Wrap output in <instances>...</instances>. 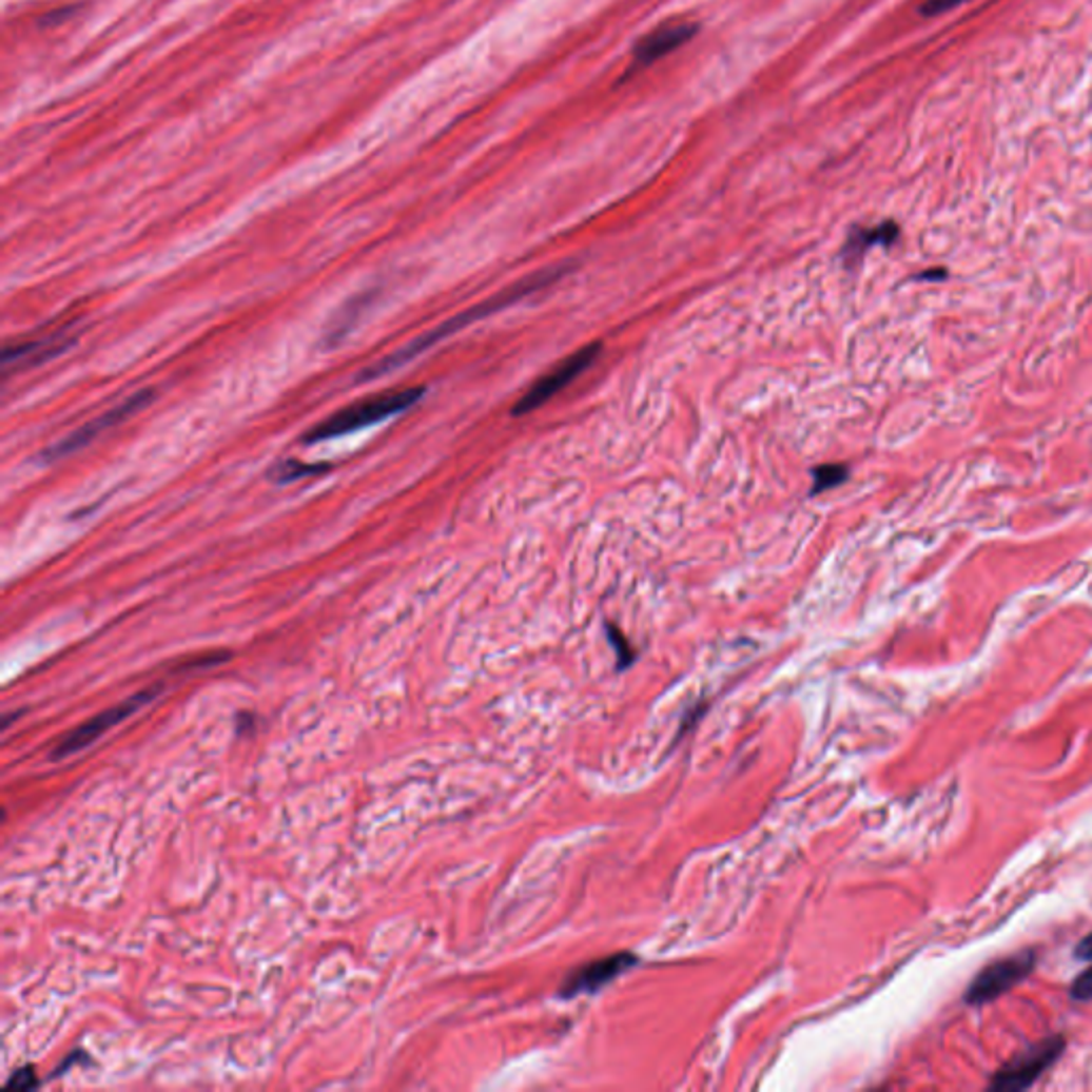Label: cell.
Listing matches in <instances>:
<instances>
[{"label":"cell","mask_w":1092,"mask_h":1092,"mask_svg":"<svg viewBox=\"0 0 1092 1092\" xmlns=\"http://www.w3.org/2000/svg\"><path fill=\"white\" fill-rule=\"evenodd\" d=\"M566 271H568V269H562V267H549V269H544V271L531 273L529 278L519 280L514 287H510V289L502 291L500 295H495V297L487 299L485 304L474 306L472 310H468V312H464V314H460V316H454V318L446 320L444 325H440V327L431 329L429 333H425V335L416 337L414 342H410V344H408V346H404L402 350H397V352H393L391 356L383 358V360L378 363V366H372V368H370V372H368L366 376H363V378H376V376H383V374H387V372H391V370L402 368L404 363H408V360H410V358H414L416 354L425 352L429 346L437 344L440 339H444V337H448V335H452V333H457L460 329H464V327H468V325H472V323H476V320H481V318L491 316L493 312H500V310H504V308H508V306L516 304L519 299H523V297H527V295H531V293H535V291L544 289V287L553 285L555 280H560V278L564 276Z\"/></svg>","instance_id":"obj_1"},{"label":"cell","mask_w":1092,"mask_h":1092,"mask_svg":"<svg viewBox=\"0 0 1092 1092\" xmlns=\"http://www.w3.org/2000/svg\"><path fill=\"white\" fill-rule=\"evenodd\" d=\"M425 395L423 387H410L399 391H385L372 397L360 399L335 414H331L327 421L316 425L310 433H306V442H318L329 440L337 435H346L350 431L363 429L368 425H374L378 421H385L393 414H399L414 406Z\"/></svg>","instance_id":"obj_2"},{"label":"cell","mask_w":1092,"mask_h":1092,"mask_svg":"<svg viewBox=\"0 0 1092 1092\" xmlns=\"http://www.w3.org/2000/svg\"><path fill=\"white\" fill-rule=\"evenodd\" d=\"M162 691V685L156 683V685H150L145 687L143 691H137L133 696H129L126 700H122L120 704H114L110 706L108 710L95 715L90 721L81 723L79 727H75L73 733H69L52 752V760H64V758H71L75 754H79L81 749L90 747L93 743H97L108 730H112V727H116L118 723H122L124 719H129L131 715H135L139 708H143L145 704H150L158 694Z\"/></svg>","instance_id":"obj_3"},{"label":"cell","mask_w":1092,"mask_h":1092,"mask_svg":"<svg viewBox=\"0 0 1092 1092\" xmlns=\"http://www.w3.org/2000/svg\"><path fill=\"white\" fill-rule=\"evenodd\" d=\"M600 352H602V344L596 342V344L583 346L581 350H577L574 354H570L568 358L558 363L549 374H544L540 381H535L533 387L514 404L512 414L521 416V414H527V412L544 406L553 395H558L570 383H574L585 370H589L596 363V358L600 356Z\"/></svg>","instance_id":"obj_4"},{"label":"cell","mask_w":1092,"mask_h":1092,"mask_svg":"<svg viewBox=\"0 0 1092 1092\" xmlns=\"http://www.w3.org/2000/svg\"><path fill=\"white\" fill-rule=\"evenodd\" d=\"M1035 962L1037 958L1033 952H1020L1016 956L992 962L969 983L964 992V1003L979 1008L998 998L1000 994L1010 992L1035 969Z\"/></svg>","instance_id":"obj_5"},{"label":"cell","mask_w":1092,"mask_h":1092,"mask_svg":"<svg viewBox=\"0 0 1092 1092\" xmlns=\"http://www.w3.org/2000/svg\"><path fill=\"white\" fill-rule=\"evenodd\" d=\"M1062 1050H1065L1062 1037H1050V1039L1029 1048L1027 1052L1016 1056L1010 1065H1006L1003 1069H998L994 1073L990 1088L1016 1092V1090H1025V1088L1033 1086L1041 1077V1073L1058 1060Z\"/></svg>","instance_id":"obj_6"},{"label":"cell","mask_w":1092,"mask_h":1092,"mask_svg":"<svg viewBox=\"0 0 1092 1092\" xmlns=\"http://www.w3.org/2000/svg\"><path fill=\"white\" fill-rule=\"evenodd\" d=\"M150 399H152V391H148V389L131 395L129 399L120 402L116 408L108 410L105 414L97 416L95 421L81 425L79 429L71 431L64 440H60L54 446H50L45 450V457L47 460H60V457H66V454H71V452H77L79 448L87 446L90 442H95L103 431L116 427L118 423L126 421L129 416L137 414V412H141L150 404Z\"/></svg>","instance_id":"obj_7"},{"label":"cell","mask_w":1092,"mask_h":1092,"mask_svg":"<svg viewBox=\"0 0 1092 1092\" xmlns=\"http://www.w3.org/2000/svg\"><path fill=\"white\" fill-rule=\"evenodd\" d=\"M636 964L631 954H615L608 958H600L583 964L577 971H570L566 981L562 983V996H577L583 992H598L602 986L612 981L617 975Z\"/></svg>","instance_id":"obj_8"},{"label":"cell","mask_w":1092,"mask_h":1092,"mask_svg":"<svg viewBox=\"0 0 1092 1092\" xmlns=\"http://www.w3.org/2000/svg\"><path fill=\"white\" fill-rule=\"evenodd\" d=\"M698 33V26L696 24H666L654 33H649L639 45L633 47V64L631 69H639V66H649L658 60H662L664 56L672 54L675 50H679L681 45H685L689 39H694Z\"/></svg>","instance_id":"obj_9"},{"label":"cell","mask_w":1092,"mask_h":1092,"mask_svg":"<svg viewBox=\"0 0 1092 1092\" xmlns=\"http://www.w3.org/2000/svg\"><path fill=\"white\" fill-rule=\"evenodd\" d=\"M900 235V229L896 222L888 220V222H881L877 227H869V229H854L843 246V258L847 262V267H854L862 260V256L866 254L869 248L873 246H892Z\"/></svg>","instance_id":"obj_10"},{"label":"cell","mask_w":1092,"mask_h":1092,"mask_svg":"<svg viewBox=\"0 0 1092 1092\" xmlns=\"http://www.w3.org/2000/svg\"><path fill=\"white\" fill-rule=\"evenodd\" d=\"M66 344H69V333L60 331L45 339L9 346V348H5V354H3V366L14 368V366H18V363L20 366H33V363L45 360V358L62 352V348H66Z\"/></svg>","instance_id":"obj_11"},{"label":"cell","mask_w":1092,"mask_h":1092,"mask_svg":"<svg viewBox=\"0 0 1092 1092\" xmlns=\"http://www.w3.org/2000/svg\"><path fill=\"white\" fill-rule=\"evenodd\" d=\"M850 479V470L847 466L843 464H826V466H817L813 470V489H811V495H819L824 493L828 489H835L839 485H843L845 481Z\"/></svg>","instance_id":"obj_12"},{"label":"cell","mask_w":1092,"mask_h":1092,"mask_svg":"<svg viewBox=\"0 0 1092 1092\" xmlns=\"http://www.w3.org/2000/svg\"><path fill=\"white\" fill-rule=\"evenodd\" d=\"M37 1086H39V1077H37V1069L33 1065H24V1067L16 1069L5 1084L7 1090H18V1092H26Z\"/></svg>","instance_id":"obj_13"},{"label":"cell","mask_w":1092,"mask_h":1092,"mask_svg":"<svg viewBox=\"0 0 1092 1092\" xmlns=\"http://www.w3.org/2000/svg\"><path fill=\"white\" fill-rule=\"evenodd\" d=\"M606 631H608L610 645L615 647V651H617V656H619V666H621V668H625L627 664H631V660H633V656H636V654H633V649L629 647V643H627V639L623 636V631H621V629H617L612 623H606Z\"/></svg>","instance_id":"obj_14"},{"label":"cell","mask_w":1092,"mask_h":1092,"mask_svg":"<svg viewBox=\"0 0 1092 1092\" xmlns=\"http://www.w3.org/2000/svg\"><path fill=\"white\" fill-rule=\"evenodd\" d=\"M323 470H325L323 466H306V464H297V462H287L276 468V476H278V481L287 483V481H297L301 476H310V474H316Z\"/></svg>","instance_id":"obj_15"},{"label":"cell","mask_w":1092,"mask_h":1092,"mask_svg":"<svg viewBox=\"0 0 1092 1092\" xmlns=\"http://www.w3.org/2000/svg\"><path fill=\"white\" fill-rule=\"evenodd\" d=\"M1071 996L1075 1000H1092V967L1088 971H1084L1071 986Z\"/></svg>","instance_id":"obj_16"},{"label":"cell","mask_w":1092,"mask_h":1092,"mask_svg":"<svg viewBox=\"0 0 1092 1092\" xmlns=\"http://www.w3.org/2000/svg\"><path fill=\"white\" fill-rule=\"evenodd\" d=\"M967 3V0H927V3L922 5L920 14L927 16V18H933V16H939V14H945L958 5Z\"/></svg>","instance_id":"obj_17"},{"label":"cell","mask_w":1092,"mask_h":1092,"mask_svg":"<svg viewBox=\"0 0 1092 1092\" xmlns=\"http://www.w3.org/2000/svg\"><path fill=\"white\" fill-rule=\"evenodd\" d=\"M85 1060H87V1054H85L83 1050H75V1052H73L71 1056H66V1060H64V1062H62V1065H60V1067L56 1069L54 1077L62 1075V1071H64V1069H71V1067H73L75 1062H85Z\"/></svg>","instance_id":"obj_18"},{"label":"cell","mask_w":1092,"mask_h":1092,"mask_svg":"<svg viewBox=\"0 0 1092 1092\" xmlns=\"http://www.w3.org/2000/svg\"><path fill=\"white\" fill-rule=\"evenodd\" d=\"M1075 956L1081 960H1092V933L1079 941V945L1075 948Z\"/></svg>","instance_id":"obj_19"},{"label":"cell","mask_w":1092,"mask_h":1092,"mask_svg":"<svg viewBox=\"0 0 1092 1092\" xmlns=\"http://www.w3.org/2000/svg\"><path fill=\"white\" fill-rule=\"evenodd\" d=\"M943 276H945V271H943V269H935V271H927V273H922L920 278H943Z\"/></svg>","instance_id":"obj_20"}]
</instances>
